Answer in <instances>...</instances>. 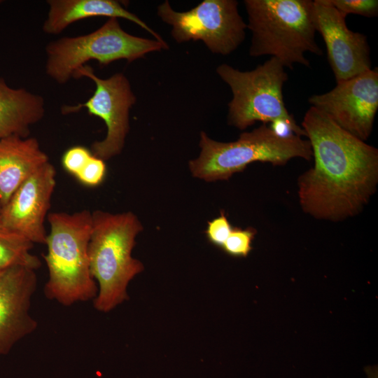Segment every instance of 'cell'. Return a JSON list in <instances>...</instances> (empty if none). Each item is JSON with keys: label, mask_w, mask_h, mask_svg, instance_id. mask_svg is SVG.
Listing matches in <instances>:
<instances>
[{"label": "cell", "mask_w": 378, "mask_h": 378, "mask_svg": "<svg viewBox=\"0 0 378 378\" xmlns=\"http://www.w3.org/2000/svg\"><path fill=\"white\" fill-rule=\"evenodd\" d=\"M92 155L90 150L84 146L71 147L63 154L62 164L66 172L75 176L86 164Z\"/></svg>", "instance_id": "44dd1931"}, {"label": "cell", "mask_w": 378, "mask_h": 378, "mask_svg": "<svg viewBox=\"0 0 378 378\" xmlns=\"http://www.w3.org/2000/svg\"><path fill=\"white\" fill-rule=\"evenodd\" d=\"M43 97L24 88H13L0 78V139L29 137L31 126L45 115Z\"/></svg>", "instance_id": "2e32d148"}, {"label": "cell", "mask_w": 378, "mask_h": 378, "mask_svg": "<svg viewBox=\"0 0 378 378\" xmlns=\"http://www.w3.org/2000/svg\"><path fill=\"white\" fill-rule=\"evenodd\" d=\"M336 83L330 91L311 96L309 103L345 131L366 141L378 109L377 68Z\"/></svg>", "instance_id": "30bf717a"}, {"label": "cell", "mask_w": 378, "mask_h": 378, "mask_svg": "<svg viewBox=\"0 0 378 378\" xmlns=\"http://www.w3.org/2000/svg\"><path fill=\"white\" fill-rule=\"evenodd\" d=\"M142 230L138 217L131 211L92 212L88 255L98 288L92 301L97 311L107 313L128 300L130 282L144 269L132 255L136 237Z\"/></svg>", "instance_id": "7a4b0ae2"}, {"label": "cell", "mask_w": 378, "mask_h": 378, "mask_svg": "<svg viewBox=\"0 0 378 378\" xmlns=\"http://www.w3.org/2000/svg\"><path fill=\"white\" fill-rule=\"evenodd\" d=\"M256 233V230L253 227L241 229L233 227L221 248L232 257L245 258L253 249L252 242Z\"/></svg>", "instance_id": "ac0fdd59"}, {"label": "cell", "mask_w": 378, "mask_h": 378, "mask_svg": "<svg viewBox=\"0 0 378 378\" xmlns=\"http://www.w3.org/2000/svg\"><path fill=\"white\" fill-rule=\"evenodd\" d=\"M330 2L345 16L355 14L372 18L378 14L377 0H330Z\"/></svg>", "instance_id": "d6986e66"}, {"label": "cell", "mask_w": 378, "mask_h": 378, "mask_svg": "<svg viewBox=\"0 0 378 378\" xmlns=\"http://www.w3.org/2000/svg\"><path fill=\"white\" fill-rule=\"evenodd\" d=\"M55 185L56 170L48 162L31 174L1 208L0 224L34 244H46L44 222Z\"/></svg>", "instance_id": "7c38bea8"}, {"label": "cell", "mask_w": 378, "mask_h": 378, "mask_svg": "<svg viewBox=\"0 0 378 378\" xmlns=\"http://www.w3.org/2000/svg\"><path fill=\"white\" fill-rule=\"evenodd\" d=\"M87 77L95 84L93 94L83 103L68 105L61 108L63 115L87 109L88 113L101 118L106 126V135L101 141L91 145V153L104 161L122 152L130 130V110L136 97L130 83L122 73H117L108 78H101L87 64L79 69L74 78Z\"/></svg>", "instance_id": "9c48e42d"}, {"label": "cell", "mask_w": 378, "mask_h": 378, "mask_svg": "<svg viewBox=\"0 0 378 378\" xmlns=\"http://www.w3.org/2000/svg\"><path fill=\"white\" fill-rule=\"evenodd\" d=\"M34 244L22 234L0 224V271L22 266L34 270L41 260L31 253Z\"/></svg>", "instance_id": "e0dca14e"}, {"label": "cell", "mask_w": 378, "mask_h": 378, "mask_svg": "<svg viewBox=\"0 0 378 378\" xmlns=\"http://www.w3.org/2000/svg\"><path fill=\"white\" fill-rule=\"evenodd\" d=\"M316 31L326 46L328 59L336 83L371 69L370 49L367 36L350 30L346 17L330 0H314Z\"/></svg>", "instance_id": "8fae6325"}, {"label": "cell", "mask_w": 378, "mask_h": 378, "mask_svg": "<svg viewBox=\"0 0 378 378\" xmlns=\"http://www.w3.org/2000/svg\"><path fill=\"white\" fill-rule=\"evenodd\" d=\"M302 128L314 161L297 181L302 211L332 222L359 214L377 190L378 149L313 106L304 114Z\"/></svg>", "instance_id": "6da1fadb"}, {"label": "cell", "mask_w": 378, "mask_h": 378, "mask_svg": "<svg viewBox=\"0 0 378 378\" xmlns=\"http://www.w3.org/2000/svg\"><path fill=\"white\" fill-rule=\"evenodd\" d=\"M37 283L36 270L25 267H12L0 274V356L36 330L38 322L30 309Z\"/></svg>", "instance_id": "4fadbf2b"}, {"label": "cell", "mask_w": 378, "mask_h": 378, "mask_svg": "<svg viewBox=\"0 0 378 378\" xmlns=\"http://www.w3.org/2000/svg\"><path fill=\"white\" fill-rule=\"evenodd\" d=\"M1 2V1H0V3Z\"/></svg>", "instance_id": "d4e9b609"}, {"label": "cell", "mask_w": 378, "mask_h": 378, "mask_svg": "<svg viewBox=\"0 0 378 378\" xmlns=\"http://www.w3.org/2000/svg\"><path fill=\"white\" fill-rule=\"evenodd\" d=\"M216 73L232 93L227 104L228 125L243 130L258 121L262 124L281 122L287 125L294 134L306 136L304 130L285 106L282 90L288 76L277 59L272 57L246 71L221 64Z\"/></svg>", "instance_id": "8992f818"}, {"label": "cell", "mask_w": 378, "mask_h": 378, "mask_svg": "<svg viewBox=\"0 0 378 378\" xmlns=\"http://www.w3.org/2000/svg\"><path fill=\"white\" fill-rule=\"evenodd\" d=\"M106 174L105 161L92 155L75 177L86 186L95 187L103 182Z\"/></svg>", "instance_id": "ffe728a7"}, {"label": "cell", "mask_w": 378, "mask_h": 378, "mask_svg": "<svg viewBox=\"0 0 378 378\" xmlns=\"http://www.w3.org/2000/svg\"><path fill=\"white\" fill-rule=\"evenodd\" d=\"M48 220L50 230L43 255L48 271L46 297L65 307L93 301L98 288L88 255L92 212H54L48 215Z\"/></svg>", "instance_id": "3957f363"}, {"label": "cell", "mask_w": 378, "mask_h": 378, "mask_svg": "<svg viewBox=\"0 0 378 378\" xmlns=\"http://www.w3.org/2000/svg\"><path fill=\"white\" fill-rule=\"evenodd\" d=\"M0 211H1V206H0Z\"/></svg>", "instance_id": "cb8c5ba5"}, {"label": "cell", "mask_w": 378, "mask_h": 378, "mask_svg": "<svg viewBox=\"0 0 378 378\" xmlns=\"http://www.w3.org/2000/svg\"><path fill=\"white\" fill-rule=\"evenodd\" d=\"M168 48L164 41L145 38L126 32L118 18H111L92 32L64 36L48 43L45 48V71L52 80L64 84L74 78L77 71L91 60L102 65L119 59L131 62L150 52Z\"/></svg>", "instance_id": "52a82bcc"}, {"label": "cell", "mask_w": 378, "mask_h": 378, "mask_svg": "<svg viewBox=\"0 0 378 378\" xmlns=\"http://www.w3.org/2000/svg\"><path fill=\"white\" fill-rule=\"evenodd\" d=\"M232 228L224 212L221 211L218 217L208 222L206 234L212 244L221 248Z\"/></svg>", "instance_id": "7402d4cb"}, {"label": "cell", "mask_w": 378, "mask_h": 378, "mask_svg": "<svg viewBox=\"0 0 378 378\" xmlns=\"http://www.w3.org/2000/svg\"><path fill=\"white\" fill-rule=\"evenodd\" d=\"M47 18L42 29L47 34H59L70 24L92 17L124 18L150 33L156 40L162 38L135 14L115 0H48Z\"/></svg>", "instance_id": "9a60e30c"}, {"label": "cell", "mask_w": 378, "mask_h": 378, "mask_svg": "<svg viewBox=\"0 0 378 378\" xmlns=\"http://www.w3.org/2000/svg\"><path fill=\"white\" fill-rule=\"evenodd\" d=\"M246 24L252 34L249 55H271L286 68L310 66L304 53L322 55L315 40L314 1L245 0Z\"/></svg>", "instance_id": "277c9868"}, {"label": "cell", "mask_w": 378, "mask_h": 378, "mask_svg": "<svg viewBox=\"0 0 378 378\" xmlns=\"http://www.w3.org/2000/svg\"><path fill=\"white\" fill-rule=\"evenodd\" d=\"M49 162L34 137L10 136L0 139V206H4L18 187Z\"/></svg>", "instance_id": "5bb4252c"}, {"label": "cell", "mask_w": 378, "mask_h": 378, "mask_svg": "<svg viewBox=\"0 0 378 378\" xmlns=\"http://www.w3.org/2000/svg\"><path fill=\"white\" fill-rule=\"evenodd\" d=\"M2 271H0V274L1 273Z\"/></svg>", "instance_id": "603a6c76"}, {"label": "cell", "mask_w": 378, "mask_h": 378, "mask_svg": "<svg viewBox=\"0 0 378 378\" xmlns=\"http://www.w3.org/2000/svg\"><path fill=\"white\" fill-rule=\"evenodd\" d=\"M199 145L200 155L188 165L194 177L206 181L227 180L255 162L283 166L295 158L312 159L308 140L295 134L280 136L267 124L241 133L232 142L216 141L201 132Z\"/></svg>", "instance_id": "5b68a950"}, {"label": "cell", "mask_w": 378, "mask_h": 378, "mask_svg": "<svg viewBox=\"0 0 378 378\" xmlns=\"http://www.w3.org/2000/svg\"><path fill=\"white\" fill-rule=\"evenodd\" d=\"M235 0H204L188 11L174 10L169 1L158 7L160 19L170 25L177 43L202 41L214 54L227 55L234 51L246 37V24Z\"/></svg>", "instance_id": "ba28073f"}]
</instances>
